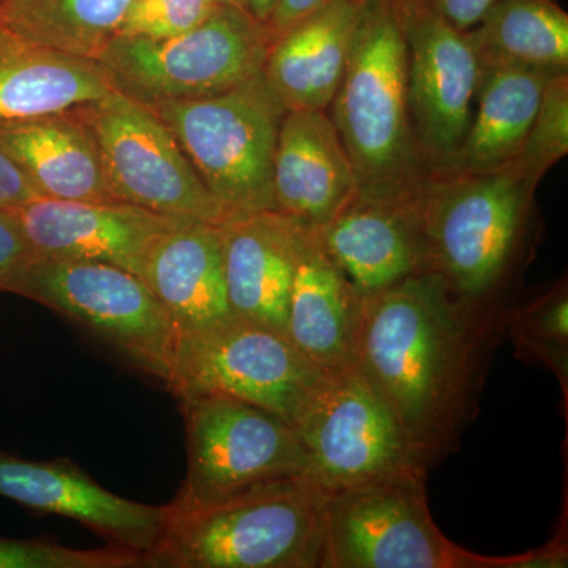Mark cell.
Wrapping results in <instances>:
<instances>
[{"mask_svg": "<svg viewBox=\"0 0 568 568\" xmlns=\"http://www.w3.org/2000/svg\"><path fill=\"white\" fill-rule=\"evenodd\" d=\"M425 474L377 478L324 496L320 568H489L437 528Z\"/></svg>", "mask_w": 568, "mask_h": 568, "instance_id": "cell-8", "label": "cell"}, {"mask_svg": "<svg viewBox=\"0 0 568 568\" xmlns=\"http://www.w3.org/2000/svg\"><path fill=\"white\" fill-rule=\"evenodd\" d=\"M328 115L353 162L358 196L407 201L429 178L407 108L398 0H368Z\"/></svg>", "mask_w": 568, "mask_h": 568, "instance_id": "cell-3", "label": "cell"}, {"mask_svg": "<svg viewBox=\"0 0 568 568\" xmlns=\"http://www.w3.org/2000/svg\"><path fill=\"white\" fill-rule=\"evenodd\" d=\"M362 297L317 230L298 224L286 336L323 375L354 368Z\"/></svg>", "mask_w": 568, "mask_h": 568, "instance_id": "cell-18", "label": "cell"}, {"mask_svg": "<svg viewBox=\"0 0 568 568\" xmlns=\"http://www.w3.org/2000/svg\"><path fill=\"white\" fill-rule=\"evenodd\" d=\"M366 3L368 0H338L272 41L263 74L287 111H328Z\"/></svg>", "mask_w": 568, "mask_h": 568, "instance_id": "cell-20", "label": "cell"}, {"mask_svg": "<svg viewBox=\"0 0 568 568\" xmlns=\"http://www.w3.org/2000/svg\"><path fill=\"white\" fill-rule=\"evenodd\" d=\"M133 0H2L0 22L43 47L99 61Z\"/></svg>", "mask_w": 568, "mask_h": 568, "instance_id": "cell-26", "label": "cell"}, {"mask_svg": "<svg viewBox=\"0 0 568 568\" xmlns=\"http://www.w3.org/2000/svg\"><path fill=\"white\" fill-rule=\"evenodd\" d=\"M70 112L91 136L115 201L182 222L230 219L151 108L115 91Z\"/></svg>", "mask_w": 568, "mask_h": 568, "instance_id": "cell-9", "label": "cell"}, {"mask_svg": "<svg viewBox=\"0 0 568 568\" xmlns=\"http://www.w3.org/2000/svg\"><path fill=\"white\" fill-rule=\"evenodd\" d=\"M458 31L469 32L484 20L496 0H422Z\"/></svg>", "mask_w": 568, "mask_h": 568, "instance_id": "cell-33", "label": "cell"}, {"mask_svg": "<svg viewBox=\"0 0 568 568\" xmlns=\"http://www.w3.org/2000/svg\"><path fill=\"white\" fill-rule=\"evenodd\" d=\"M306 476L324 493L377 478L428 474L432 463L355 368L324 375L295 420Z\"/></svg>", "mask_w": 568, "mask_h": 568, "instance_id": "cell-11", "label": "cell"}, {"mask_svg": "<svg viewBox=\"0 0 568 568\" xmlns=\"http://www.w3.org/2000/svg\"><path fill=\"white\" fill-rule=\"evenodd\" d=\"M504 316L467 304L435 272L362 298L354 368L429 459L457 450L476 417Z\"/></svg>", "mask_w": 568, "mask_h": 568, "instance_id": "cell-1", "label": "cell"}, {"mask_svg": "<svg viewBox=\"0 0 568 568\" xmlns=\"http://www.w3.org/2000/svg\"><path fill=\"white\" fill-rule=\"evenodd\" d=\"M115 91L102 63L43 47L0 22V126L63 114Z\"/></svg>", "mask_w": 568, "mask_h": 568, "instance_id": "cell-22", "label": "cell"}, {"mask_svg": "<svg viewBox=\"0 0 568 568\" xmlns=\"http://www.w3.org/2000/svg\"><path fill=\"white\" fill-rule=\"evenodd\" d=\"M6 212L33 256L111 264L138 276L155 242L183 223L132 204L52 197Z\"/></svg>", "mask_w": 568, "mask_h": 568, "instance_id": "cell-14", "label": "cell"}, {"mask_svg": "<svg viewBox=\"0 0 568 568\" xmlns=\"http://www.w3.org/2000/svg\"><path fill=\"white\" fill-rule=\"evenodd\" d=\"M216 6L215 0H133L115 39H171L192 31Z\"/></svg>", "mask_w": 568, "mask_h": 568, "instance_id": "cell-30", "label": "cell"}, {"mask_svg": "<svg viewBox=\"0 0 568 568\" xmlns=\"http://www.w3.org/2000/svg\"><path fill=\"white\" fill-rule=\"evenodd\" d=\"M0 149L43 197L119 203L91 136L70 111L0 126Z\"/></svg>", "mask_w": 568, "mask_h": 568, "instance_id": "cell-24", "label": "cell"}, {"mask_svg": "<svg viewBox=\"0 0 568 568\" xmlns=\"http://www.w3.org/2000/svg\"><path fill=\"white\" fill-rule=\"evenodd\" d=\"M0 6H2V0H0Z\"/></svg>", "mask_w": 568, "mask_h": 568, "instance_id": "cell-38", "label": "cell"}, {"mask_svg": "<svg viewBox=\"0 0 568 568\" xmlns=\"http://www.w3.org/2000/svg\"><path fill=\"white\" fill-rule=\"evenodd\" d=\"M552 74L518 67L481 70L473 118L457 152L432 175L489 174L507 170L528 136L545 84Z\"/></svg>", "mask_w": 568, "mask_h": 568, "instance_id": "cell-23", "label": "cell"}, {"mask_svg": "<svg viewBox=\"0 0 568 568\" xmlns=\"http://www.w3.org/2000/svg\"><path fill=\"white\" fill-rule=\"evenodd\" d=\"M216 3H223V6L242 7V9L248 10L250 0H215Z\"/></svg>", "mask_w": 568, "mask_h": 568, "instance_id": "cell-37", "label": "cell"}, {"mask_svg": "<svg viewBox=\"0 0 568 568\" xmlns=\"http://www.w3.org/2000/svg\"><path fill=\"white\" fill-rule=\"evenodd\" d=\"M179 403L189 465L178 495L168 504L174 510L308 473L297 429L271 410L224 395L183 396Z\"/></svg>", "mask_w": 568, "mask_h": 568, "instance_id": "cell-10", "label": "cell"}, {"mask_svg": "<svg viewBox=\"0 0 568 568\" xmlns=\"http://www.w3.org/2000/svg\"><path fill=\"white\" fill-rule=\"evenodd\" d=\"M324 496L308 476H293L196 507L166 506L145 568H320Z\"/></svg>", "mask_w": 568, "mask_h": 568, "instance_id": "cell-2", "label": "cell"}, {"mask_svg": "<svg viewBox=\"0 0 568 568\" xmlns=\"http://www.w3.org/2000/svg\"><path fill=\"white\" fill-rule=\"evenodd\" d=\"M272 39L242 7L219 3L192 31L163 40L114 39L100 55L119 92L144 104L205 99L263 73Z\"/></svg>", "mask_w": 568, "mask_h": 568, "instance_id": "cell-7", "label": "cell"}, {"mask_svg": "<svg viewBox=\"0 0 568 568\" xmlns=\"http://www.w3.org/2000/svg\"><path fill=\"white\" fill-rule=\"evenodd\" d=\"M317 233L362 298L432 272L416 197L379 201L357 196Z\"/></svg>", "mask_w": 568, "mask_h": 568, "instance_id": "cell-16", "label": "cell"}, {"mask_svg": "<svg viewBox=\"0 0 568 568\" xmlns=\"http://www.w3.org/2000/svg\"><path fill=\"white\" fill-rule=\"evenodd\" d=\"M406 40L407 108L429 175L443 170L467 132L481 63L467 32L422 0H398Z\"/></svg>", "mask_w": 568, "mask_h": 568, "instance_id": "cell-13", "label": "cell"}, {"mask_svg": "<svg viewBox=\"0 0 568 568\" xmlns=\"http://www.w3.org/2000/svg\"><path fill=\"white\" fill-rule=\"evenodd\" d=\"M41 194L24 171L0 149V211L20 207L39 200Z\"/></svg>", "mask_w": 568, "mask_h": 568, "instance_id": "cell-32", "label": "cell"}, {"mask_svg": "<svg viewBox=\"0 0 568 568\" xmlns=\"http://www.w3.org/2000/svg\"><path fill=\"white\" fill-rule=\"evenodd\" d=\"M358 196L353 162L327 111H287L274 160L275 211L321 230Z\"/></svg>", "mask_w": 568, "mask_h": 568, "instance_id": "cell-17", "label": "cell"}, {"mask_svg": "<svg viewBox=\"0 0 568 568\" xmlns=\"http://www.w3.org/2000/svg\"><path fill=\"white\" fill-rule=\"evenodd\" d=\"M567 537L559 534L551 544L511 558H493L491 568H560L567 567Z\"/></svg>", "mask_w": 568, "mask_h": 568, "instance_id": "cell-35", "label": "cell"}, {"mask_svg": "<svg viewBox=\"0 0 568 568\" xmlns=\"http://www.w3.org/2000/svg\"><path fill=\"white\" fill-rule=\"evenodd\" d=\"M536 190L511 170L429 175L418 190L429 268L462 301L507 312L500 297L525 248Z\"/></svg>", "mask_w": 568, "mask_h": 568, "instance_id": "cell-4", "label": "cell"}, {"mask_svg": "<svg viewBox=\"0 0 568 568\" xmlns=\"http://www.w3.org/2000/svg\"><path fill=\"white\" fill-rule=\"evenodd\" d=\"M145 106L227 215L275 211L274 160L287 108L263 73L220 95Z\"/></svg>", "mask_w": 568, "mask_h": 568, "instance_id": "cell-5", "label": "cell"}, {"mask_svg": "<svg viewBox=\"0 0 568 568\" xmlns=\"http://www.w3.org/2000/svg\"><path fill=\"white\" fill-rule=\"evenodd\" d=\"M31 246L9 213L0 211V293H11L26 265L33 260Z\"/></svg>", "mask_w": 568, "mask_h": 568, "instance_id": "cell-31", "label": "cell"}, {"mask_svg": "<svg viewBox=\"0 0 568 568\" xmlns=\"http://www.w3.org/2000/svg\"><path fill=\"white\" fill-rule=\"evenodd\" d=\"M504 331L514 342L517 355L525 362L544 365L556 377L568 399V287L556 284L552 290L529 304L504 313Z\"/></svg>", "mask_w": 568, "mask_h": 568, "instance_id": "cell-27", "label": "cell"}, {"mask_svg": "<svg viewBox=\"0 0 568 568\" xmlns=\"http://www.w3.org/2000/svg\"><path fill=\"white\" fill-rule=\"evenodd\" d=\"M140 276L179 334L212 331L235 320L227 302L220 224H178L152 246Z\"/></svg>", "mask_w": 568, "mask_h": 568, "instance_id": "cell-21", "label": "cell"}, {"mask_svg": "<svg viewBox=\"0 0 568 568\" xmlns=\"http://www.w3.org/2000/svg\"><path fill=\"white\" fill-rule=\"evenodd\" d=\"M0 568H145V564L141 552L115 545L77 549L50 538L0 536Z\"/></svg>", "mask_w": 568, "mask_h": 568, "instance_id": "cell-29", "label": "cell"}, {"mask_svg": "<svg viewBox=\"0 0 568 568\" xmlns=\"http://www.w3.org/2000/svg\"><path fill=\"white\" fill-rule=\"evenodd\" d=\"M11 294L47 306L130 368L170 387L179 331L141 276L111 264L36 256Z\"/></svg>", "mask_w": 568, "mask_h": 568, "instance_id": "cell-6", "label": "cell"}, {"mask_svg": "<svg viewBox=\"0 0 568 568\" xmlns=\"http://www.w3.org/2000/svg\"><path fill=\"white\" fill-rule=\"evenodd\" d=\"M227 302L235 320L286 335L298 224L276 211L220 224Z\"/></svg>", "mask_w": 568, "mask_h": 568, "instance_id": "cell-19", "label": "cell"}, {"mask_svg": "<svg viewBox=\"0 0 568 568\" xmlns=\"http://www.w3.org/2000/svg\"><path fill=\"white\" fill-rule=\"evenodd\" d=\"M568 153V73L552 74L541 92L532 126L517 160L507 170L538 186Z\"/></svg>", "mask_w": 568, "mask_h": 568, "instance_id": "cell-28", "label": "cell"}, {"mask_svg": "<svg viewBox=\"0 0 568 568\" xmlns=\"http://www.w3.org/2000/svg\"><path fill=\"white\" fill-rule=\"evenodd\" d=\"M338 0H275L264 24L274 41L298 21Z\"/></svg>", "mask_w": 568, "mask_h": 568, "instance_id": "cell-34", "label": "cell"}, {"mask_svg": "<svg viewBox=\"0 0 568 568\" xmlns=\"http://www.w3.org/2000/svg\"><path fill=\"white\" fill-rule=\"evenodd\" d=\"M274 3L275 0H250L248 10L252 11L257 20L265 22Z\"/></svg>", "mask_w": 568, "mask_h": 568, "instance_id": "cell-36", "label": "cell"}, {"mask_svg": "<svg viewBox=\"0 0 568 568\" xmlns=\"http://www.w3.org/2000/svg\"><path fill=\"white\" fill-rule=\"evenodd\" d=\"M323 377L286 335L234 320L212 331L179 334L168 390L178 399L231 396L294 425Z\"/></svg>", "mask_w": 568, "mask_h": 568, "instance_id": "cell-12", "label": "cell"}, {"mask_svg": "<svg viewBox=\"0 0 568 568\" xmlns=\"http://www.w3.org/2000/svg\"><path fill=\"white\" fill-rule=\"evenodd\" d=\"M0 497L39 514L74 519L108 544L145 552L166 525V506H148L108 491L69 459L36 462L0 452Z\"/></svg>", "mask_w": 568, "mask_h": 568, "instance_id": "cell-15", "label": "cell"}, {"mask_svg": "<svg viewBox=\"0 0 568 568\" xmlns=\"http://www.w3.org/2000/svg\"><path fill=\"white\" fill-rule=\"evenodd\" d=\"M467 36L481 70L518 67L568 73V14L555 0H496Z\"/></svg>", "mask_w": 568, "mask_h": 568, "instance_id": "cell-25", "label": "cell"}]
</instances>
